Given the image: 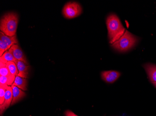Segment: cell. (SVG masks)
<instances>
[{
    "label": "cell",
    "mask_w": 156,
    "mask_h": 116,
    "mask_svg": "<svg viewBox=\"0 0 156 116\" xmlns=\"http://www.w3.org/2000/svg\"><path fill=\"white\" fill-rule=\"evenodd\" d=\"M66 116H78L70 110L66 111L65 112Z\"/></svg>",
    "instance_id": "d6986e66"
},
{
    "label": "cell",
    "mask_w": 156,
    "mask_h": 116,
    "mask_svg": "<svg viewBox=\"0 0 156 116\" xmlns=\"http://www.w3.org/2000/svg\"><path fill=\"white\" fill-rule=\"evenodd\" d=\"M0 35V40L4 42L9 48H11L13 45L18 44V42L16 35L13 36H9L5 35L2 32H1Z\"/></svg>",
    "instance_id": "30bf717a"
},
{
    "label": "cell",
    "mask_w": 156,
    "mask_h": 116,
    "mask_svg": "<svg viewBox=\"0 0 156 116\" xmlns=\"http://www.w3.org/2000/svg\"><path fill=\"white\" fill-rule=\"evenodd\" d=\"M10 48L5 44L2 41L0 40V56H2L5 52L8 50H9Z\"/></svg>",
    "instance_id": "ac0fdd59"
},
{
    "label": "cell",
    "mask_w": 156,
    "mask_h": 116,
    "mask_svg": "<svg viewBox=\"0 0 156 116\" xmlns=\"http://www.w3.org/2000/svg\"><path fill=\"white\" fill-rule=\"evenodd\" d=\"M13 91L11 86H8L6 88L5 91L4 101L3 104L0 105L1 114H2L4 111L7 109L12 103L13 100Z\"/></svg>",
    "instance_id": "5b68a950"
},
{
    "label": "cell",
    "mask_w": 156,
    "mask_h": 116,
    "mask_svg": "<svg viewBox=\"0 0 156 116\" xmlns=\"http://www.w3.org/2000/svg\"><path fill=\"white\" fill-rule=\"evenodd\" d=\"M17 60L14 58L13 55L9 52V51H7L0 57V62L7 64V62L13 61L15 62Z\"/></svg>",
    "instance_id": "4fadbf2b"
},
{
    "label": "cell",
    "mask_w": 156,
    "mask_h": 116,
    "mask_svg": "<svg viewBox=\"0 0 156 116\" xmlns=\"http://www.w3.org/2000/svg\"><path fill=\"white\" fill-rule=\"evenodd\" d=\"M152 83L153 84V85L156 88V82H152Z\"/></svg>",
    "instance_id": "ffe728a7"
},
{
    "label": "cell",
    "mask_w": 156,
    "mask_h": 116,
    "mask_svg": "<svg viewBox=\"0 0 156 116\" xmlns=\"http://www.w3.org/2000/svg\"><path fill=\"white\" fill-rule=\"evenodd\" d=\"M19 16L16 13L10 12L5 14L1 19L0 30L9 36L16 35Z\"/></svg>",
    "instance_id": "7a4b0ae2"
},
{
    "label": "cell",
    "mask_w": 156,
    "mask_h": 116,
    "mask_svg": "<svg viewBox=\"0 0 156 116\" xmlns=\"http://www.w3.org/2000/svg\"><path fill=\"white\" fill-rule=\"evenodd\" d=\"M82 12V7L79 3L76 2H67L62 9L63 15L66 18L68 19L78 17L81 15Z\"/></svg>",
    "instance_id": "277c9868"
},
{
    "label": "cell",
    "mask_w": 156,
    "mask_h": 116,
    "mask_svg": "<svg viewBox=\"0 0 156 116\" xmlns=\"http://www.w3.org/2000/svg\"><path fill=\"white\" fill-rule=\"evenodd\" d=\"M13 85L17 86L23 91H27L28 81L26 78L16 76Z\"/></svg>",
    "instance_id": "7c38bea8"
},
{
    "label": "cell",
    "mask_w": 156,
    "mask_h": 116,
    "mask_svg": "<svg viewBox=\"0 0 156 116\" xmlns=\"http://www.w3.org/2000/svg\"><path fill=\"white\" fill-rule=\"evenodd\" d=\"M121 74L116 71H106L101 72V78L108 83H113L120 77Z\"/></svg>",
    "instance_id": "8992f818"
},
{
    "label": "cell",
    "mask_w": 156,
    "mask_h": 116,
    "mask_svg": "<svg viewBox=\"0 0 156 116\" xmlns=\"http://www.w3.org/2000/svg\"><path fill=\"white\" fill-rule=\"evenodd\" d=\"M11 88H12L13 96V100L11 104L12 105L15 104L21 99H22L23 98L25 97L26 94L22 90L15 85H11Z\"/></svg>",
    "instance_id": "9c48e42d"
},
{
    "label": "cell",
    "mask_w": 156,
    "mask_h": 116,
    "mask_svg": "<svg viewBox=\"0 0 156 116\" xmlns=\"http://www.w3.org/2000/svg\"><path fill=\"white\" fill-rule=\"evenodd\" d=\"M10 75H11V74L8 68H7V65L0 67V76L8 77Z\"/></svg>",
    "instance_id": "e0dca14e"
},
{
    "label": "cell",
    "mask_w": 156,
    "mask_h": 116,
    "mask_svg": "<svg viewBox=\"0 0 156 116\" xmlns=\"http://www.w3.org/2000/svg\"><path fill=\"white\" fill-rule=\"evenodd\" d=\"M16 77L12 75L8 77L0 76V85H8V86L13 85Z\"/></svg>",
    "instance_id": "5bb4252c"
},
{
    "label": "cell",
    "mask_w": 156,
    "mask_h": 116,
    "mask_svg": "<svg viewBox=\"0 0 156 116\" xmlns=\"http://www.w3.org/2000/svg\"><path fill=\"white\" fill-rule=\"evenodd\" d=\"M15 63L16 64L18 69V73L17 76L23 78H28L29 75V72L30 66L22 61H16Z\"/></svg>",
    "instance_id": "ba28073f"
},
{
    "label": "cell",
    "mask_w": 156,
    "mask_h": 116,
    "mask_svg": "<svg viewBox=\"0 0 156 116\" xmlns=\"http://www.w3.org/2000/svg\"><path fill=\"white\" fill-rule=\"evenodd\" d=\"M106 24L108 30L109 43L112 44L124 35L126 30L115 14H110L108 16Z\"/></svg>",
    "instance_id": "6da1fadb"
},
{
    "label": "cell",
    "mask_w": 156,
    "mask_h": 116,
    "mask_svg": "<svg viewBox=\"0 0 156 116\" xmlns=\"http://www.w3.org/2000/svg\"><path fill=\"white\" fill-rule=\"evenodd\" d=\"M9 51L12 54L13 56L17 61H22L24 62L26 64L29 65L24 53L23 52V51L22 50L18 44L13 45L9 48Z\"/></svg>",
    "instance_id": "52a82bcc"
},
{
    "label": "cell",
    "mask_w": 156,
    "mask_h": 116,
    "mask_svg": "<svg viewBox=\"0 0 156 116\" xmlns=\"http://www.w3.org/2000/svg\"><path fill=\"white\" fill-rule=\"evenodd\" d=\"M7 67L8 68L10 74L12 75L15 76L17 75L18 71L17 66L15 63L13 61L8 62L7 63Z\"/></svg>",
    "instance_id": "9a60e30c"
},
{
    "label": "cell",
    "mask_w": 156,
    "mask_h": 116,
    "mask_svg": "<svg viewBox=\"0 0 156 116\" xmlns=\"http://www.w3.org/2000/svg\"><path fill=\"white\" fill-rule=\"evenodd\" d=\"M137 41V37L126 30L124 35L111 46L119 52H126L135 46Z\"/></svg>",
    "instance_id": "3957f363"
},
{
    "label": "cell",
    "mask_w": 156,
    "mask_h": 116,
    "mask_svg": "<svg viewBox=\"0 0 156 116\" xmlns=\"http://www.w3.org/2000/svg\"><path fill=\"white\" fill-rule=\"evenodd\" d=\"M144 67L151 81L156 82V65L148 63L144 65Z\"/></svg>",
    "instance_id": "8fae6325"
},
{
    "label": "cell",
    "mask_w": 156,
    "mask_h": 116,
    "mask_svg": "<svg viewBox=\"0 0 156 116\" xmlns=\"http://www.w3.org/2000/svg\"><path fill=\"white\" fill-rule=\"evenodd\" d=\"M8 86V85H0V105L3 104L4 103L5 91Z\"/></svg>",
    "instance_id": "2e32d148"
}]
</instances>
